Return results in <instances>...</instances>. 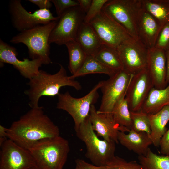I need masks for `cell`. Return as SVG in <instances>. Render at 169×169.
Returning a JSON list of instances; mask_svg holds the SVG:
<instances>
[{
	"mask_svg": "<svg viewBox=\"0 0 169 169\" xmlns=\"http://www.w3.org/2000/svg\"><path fill=\"white\" fill-rule=\"evenodd\" d=\"M41 106L31 109L6 128L7 138L29 149L42 140L59 136V127L44 114Z\"/></svg>",
	"mask_w": 169,
	"mask_h": 169,
	"instance_id": "obj_1",
	"label": "cell"
},
{
	"mask_svg": "<svg viewBox=\"0 0 169 169\" xmlns=\"http://www.w3.org/2000/svg\"><path fill=\"white\" fill-rule=\"evenodd\" d=\"M89 117L92 128L97 136L108 141L118 143L119 132L129 131L116 123L111 114L98 113L94 105L91 106Z\"/></svg>",
	"mask_w": 169,
	"mask_h": 169,
	"instance_id": "obj_16",
	"label": "cell"
},
{
	"mask_svg": "<svg viewBox=\"0 0 169 169\" xmlns=\"http://www.w3.org/2000/svg\"><path fill=\"white\" fill-rule=\"evenodd\" d=\"M8 138L6 135V128L0 125V144Z\"/></svg>",
	"mask_w": 169,
	"mask_h": 169,
	"instance_id": "obj_38",
	"label": "cell"
},
{
	"mask_svg": "<svg viewBox=\"0 0 169 169\" xmlns=\"http://www.w3.org/2000/svg\"><path fill=\"white\" fill-rule=\"evenodd\" d=\"M0 169H28L35 165L28 150L7 139L0 144Z\"/></svg>",
	"mask_w": 169,
	"mask_h": 169,
	"instance_id": "obj_13",
	"label": "cell"
},
{
	"mask_svg": "<svg viewBox=\"0 0 169 169\" xmlns=\"http://www.w3.org/2000/svg\"><path fill=\"white\" fill-rule=\"evenodd\" d=\"M94 56L103 64L116 72L123 69L120 58L116 49L103 45Z\"/></svg>",
	"mask_w": 169,
	"mask_h": 169,
	"instance_id": "obj_25",
	"label": "cell"
},
{
	"mask_svg": "<svg viewBox=\"0 0 169 169\" xmlns=\"http://www.w3.org/2000/svg\"><path fill=\"white\" fill-rule=\"evenodd\" d=\"M74 128L78 138L85 144L86 157L95 165L106 166L115 156L116 143L100 139L92 128L89 116Z\"/></svg>",
	"mask_w": 169,
	"mask_h": 169,
	"instance_id": "obj_4",
	"label": "cell"
},
{
	"mask_svg": "<svg viewBox=\"0 0 169 169\" xmlns=\"http://www.w3.org/2000/svg\"><path fill=\"white\" fill-rule=\"evenodd\" d=\"M51 1L54 5L58 17L60 16L69 8L79 6L77 0H51Z\"/></svg>",
	"mask_w": 169,
	"mask_h": 169,
	"instance_id": "obj_33",
	"label": "cell"
},
{
	"mask_svg": "<svg viewBox=\"0 0 169 169\" xmlns=\"http://www.w3.org/2000/svg\"><path fill=\"white\" fill-rule=\"evenodd\" d=\"M132 74L123 69L106 80L103 81L100 89L102 93L98 113L111 114L116 103L126 92Z\"/></svg>",
	"mask_w": 169,
	"mask_h": 169,
	"instance_id": "obj_11",
	"label": "cell"
},
{
	"mask_svg": "<svg viewBox=\"0 0 169 169\" xmlns=\"http://www.w3.org/2000/svg\"><path fill=\"white\" fill-rule=\"evenodd\" d=\"M143 9L163 26L169 22V0H141Z\"/></svg>",
	"mask_w": 169,
	"mask_h": 169,
	"instance_id": "obj_23",
	"label": "cell"
},
{
	"mask_svg": "<svg viewBox=\"0 0 169 169\" xmlns=\"http://www.w3.org/2000/svg\"><path fill=\"white\" fill-rule=\"evenodd\" d=\"M85 14L79 6L66 10L60 16L53 29L49 38L50 44L65 45L67 43L76 40L78 30L84 22Z\"/></svg>",
	"mask_w": 169,
	"mask_h": 169,
	"instance_id": "obj_8",
	"label": "cell"
},
{
	"mask_svg": "<svg viewBox=\"0 0 169 169\" xmlns=\"http://www.w3.org/2000/svg\"><path fill=\"white\" fill-rule=\"evenodd\" d=\"M69 55L68 68L72 75L76 73L83 65L87 55L79 44L75 40L65 45Z\"/></svg>",
	"mask_w": 169,
	"mask_h": 169,
	"instance_id": "obj_27",
	"label": "cell"
},
{
	"mask_svg": "<svg viewBox=\"0 0 169 169\" xmlns=\"http://www.w3.org/2000/svg\"><path fill=\"white\" fill-rule=\"evenodd\" d=\"M154 48L165 51L169 48V22L165 24L161 28Z\"/></svg>",
	"mask_w": 169,
	"mask_h": 169,
	"instance_id": "obj_31",
	"label": "cell"
},
{
	"mask_svg": "<svg viewBox=\"0 0 169 169\" xmlns=\"http://www.w3.org/2000/svg\"><path fill=\"white\" fill-rule=\"evenodd\" d=\"M159 146L161 154L164 155H169V128L162 137Z\"/></svg>",
	"mask_w": 169,
	"mask_h": 169,
	"instance_id": "obj_34",
	"label": "cell"
},
{
	"mask_svg": "<svg viewBox=\"0 0 169 169\" xmlns=\"http://www.w3.org/2000/svg\"><path fill=\"white\" fill-rule=\"evenodd\" d=\"M75 163L76 166L78 169H108L107 166H96L89 163L82 159H76Z\"/></svg>",
	"mask_w": 169,
	"mask_h": 169,
	"instance_id": "obj_35",
	"label": "cell"
},
{
	"mask_svg": "<svg viewBox=\"0 0 169 169\" xmlns=\"http://www.w3.org/2000/svg\"><path fill=\"white\" fill-rule=\"evenodd\" d=\"M57 21H52L19 32L13 36L10 42L14 44H24L28 48L29 57L31 59H40L44 64H49L51 63L49 38Z\"/></svg>",
	"mask_w": 169,
	"mask_h": 169,
	"instance_id": "obj_5",
	"label": "cell"
},
{
	"mask_svg": "<svg viewBox=\"0 0 169 169\" xmlns=\"http://www.w3.org/2000/svg\"><path fill=\"white\" fill-rule=\"evenodd\" d=\"M167 105H169V83L164 89H158L153 87L141 110L148 115H152L157 113Z\"/></svg>",
	"mask_w": 169,
	"mask_h": 169,
	"instance_id": "obj_21",
	"label": "cell"
},
{
	"mask_svg": "<svg viewBox=\"0 0 169 169\" xmlns=\"http://www.w3.org/2000/svg\"><path fill=\"white\" fill-rule=\"evenodd\" d=\"M103 82V81L99 82L88 94L81 98L74 97L68 91L58 95L57 108L66 111L71 115L74 122V128L78 127L89 116L91 106L99 97L98 91Z\"/></svg>",
	"mask_w": 169,
	"mask_h": 169,
	"instance_id": "obj_7",
	"label": "cell"
},
{
	"mask_svg": "<svg viewBox=\"0 0 169 169\" xmlns=\"http://www.w3.org/2000/svg\"><path fill=\"white\" fill-rule=\"evenodd\" d=\"M75 41L87 55L94 56L103 45L93 27L84 22L78 30Z\"/></svg>",
	"mask_w": 169,
	"mask_h": 169,
	"instance_id": "obj_20",
	"label": "cell"
},
{
	"mask_svg": "<svg viewBox=\"0 0 169 169\" xmlns=\"http://www.w3.org/2000/svg\"><path fill=\"white\" fill-rule=\"evenodd\" d=\"M108 0H92L91 6L86 14L84 22L89 23L102 10Z\"/></svg>",
	"mask_w": 169,
	"mask_h": 169,
	"instance_id": "obj_32",
	"label": "cell"
},
{
	"mask_svg": "<svg viewBox=\"0 0 169 169\" xmlns=\"http://www.w3.org/2000/svg\"><path fill=\"white\" fill-rule=\"evenodd\" d=\"M28 150L41 169H62L70 150L68 141L60 136L41 141Z\"/></svg>",
	"mask_w": 169,
	"mask_h": 169,
	"instance_id": "obj_3",
	"label": "cell"
},
{
	"mask_svg": "<svg viewBox=\"0 0 169 169\" xmlns=\"http://www.w3.org/2000/svg\"><path fill=\"white\" fill-rule=\"evenodd\" d=\"M75 169H78V167L77 166H76V167H75Z\"/></svg>",
	"mask_w": 169,
	"mask_h": 169,
	"instance_id": "obj_41",
	"label": "cell"
},
{
	"mask_svg": "<svg viewBox=\"0 0 169 169\" xmlns=\"http://www.w3.org/2000/svg\"><path fill=\"white\" fill-rule=\"evenodd\" d=\"M108 169H142L136 161H127L124 159L115 156L106 165Z\"/></svg>",
	"mask_w": 169,
	"mask_h": 169,
	"instance_id": "obj_30",
	"label": "cell"
},
{
	"mask_svg": "<svg viewBox=\"0 0 169 169\" xmlns=\"http://www.w3.org/2000/svg\"><path fill=\"white\" fill-rule=\"evenodd\" d=\"M146 68L152 79L154 87L164 89L166 81V60L165 51L154 48L149 49Z\"/></svg>",
	"mask_w": 169,
	"mask_h": 169,
	"instance_id": "obj_17",
	"label": "cell"
},
{
	"mask_svg": "<svg viewBox=\"0 0 169 169\" xmlns=\"http://www.w3.org/2000/svg\"><path fill=\"white\" fill-rule=\"evenodd\" d=\"M8 7L12 25L19 32L59 18L58 16L54 17L50 10L39 9L33 13L28 12L22 6L20 0H10Z\"/></svg>",
	"mask_w": 169,
	"mask_h": 169,
	"instance_id": "obj_10",
	"label": "cell"
},
{
	"mask_svg": "<svg viewBox=\"0 0 169 169\" xmlns=\"http://www.w3.org/2000/svg\"><path fill=\"white\" fill-rule=\"evenodd\" d=\"M148 115L151 130L150 137L152 144L158 147L162 137L167 130L166 125L169 121V105L155 114Z\"/></svg>",
	"mask_w": 169,
	"mask_h": 169,
	"instance_id": "obj_22",
	"label": "cell"
},
{
	"mask_svg": "<svg viewBox=\"0 0 169 169\" xmlns=\"http://www.w3.org/2000/svg\"><path fill=\"white\" fill-rule=\"evenodd\" d=\"M30 2L38 6L40 9H48L51 7L52 3L49 0H29Z\"/></svg>",
	"mask_w": 169,
	"mask_h": 169,
	"instance_id": "obj_36",
	"label": "cell"
},
{
	"mask_svg": "<svg viewBox=\"0 0 169 169\" xmlns=\"http://www.w3.org/2000/svg\"><path fill=\"white\" fill-rule=\"evenodd\" d=\"M166 67V81L169 83V48L165 51Z\"/></svg>",
	"mask_w": 169,
	"mask_h": 169,
	"instance_id": "obj_39",
	"label": "cell"
},
{
	"mask_svg": "<svg viewBox=\"0 0 169 169\" xmlns=\"http://www.w3.org/2000/svg\"><path fill=\"white\" fill-rule=\"evenodd\" d=\"M59 70L51 74L40 70L38 74L29 79L28 89L25 91L28 97L31 108L38 107L40 98L43 96L54 97L58 95L62 87L69 86L77 90L81 89L80 83L68 76L66 70L60 64Z\"/></svg>",
	"mask_w": 169,
	"mask_h": 169,
	"instance_id": "obj_2",
	"label": "cell"
},
{
	"mask_svg": "<svg viewBox=\"0 0 169 169\" xmlns=\"http://www.w3.org/2000/svg\"><path fill=\"white\" fill-rule=\"evenodd\" d=\"M132 128L135 131L144 132L149 136L151 130L148 115L141 110L136 112L130 111Z\"/></svg>",
	"mask_w": 169,
	"mask_h": 169,
	"instance_id": "obj_29",
	"label": "cell"
},
{
	"mask_svg": "<svg viewBox=\"0 0 169 169\" xmlns=\"http://www.w3.org/2000/svg\"><path fill=\"white\" fill-rule=\"evenodd\" d=\"M123 69L134 75L147 67L149 49L139 40L132 38L116 49Z\"/></svg>",
	"mask_w": 169,
	"mask_h": 169,
	"instance_id": "obj_12",
	"label": "cell"
},
{
	"mask_svg": "<svg viewBox=\"0 0 169 169\" xmlns=\"http://www.w3.org/2000/svg\"><path fill=\"white\" fill-rule=\"evenodd\" d=\"M125 95L116 103L111 114L115 122L120 127L129 131L132 128L130 111Z\"/></svg>",
	"mask_w": 169,
	"mask_h": 169,
	"instance_id": "obj_26",
	"label": "cell"
},
{
	"mask_svg": "<svg viewBox=\"0 0 169 169\" xmlns=\"http://www.w3.org/2000/svg\"><path fill=\"white\" fill-rule=\"evenodd\" d=\"M117 72L106 66L98 60L94 56L87 55L81 68L75 74L69 76L70 78H76L91 74H103L110 77Z\"/></svg>",
	"mask_w": 169,
	"mask_h": 169,
	"instance_id": "obj_24",
	"label": "cell"
},
{
	"mask_svg": "<svg viewBox=\"0 0 169 169\" xmlns=\"http://www.w3.org/2000/svg\"><path fill=\"white\" fill-rule=\"evenodd\" d=\"M28 169H41L37 166L36 165Z\"/></svg>",
	"mask_w": 169,
	"mask_h": 169,
	"instance_id": "obj_40",
	"label": "cell"
},
{
	"mask_svg": "<svg viewBox=\"0 0 169 169\" xmlns=\"http://www.w3.org/2000/svg\"><path fill=\"white\" fill-rule=\"evenodd\" d=\"M142 169H169V155L160 156L149 148L146 155L139 156Z\"/></svg>",
	"mask_w": 169,
	"mask_h": 169,
	"instance_id": "obj_28",
	"label": "cell"
},
{
	"mask_svg": "<svg viewBox=\"0 0 169 169\" xmlns=\"http://www.w3.org/2000/svg\"><path fill=\"white\" fill-rule=\"evenodd\" d=\"M142 9L141 0H108L102 10L121 25L132 38L139 39L137 26Z\"/></svg>",
	"mask_w": 169,
	"mask_h": 169,
	"instance_id": "obj_6",
	"label": "cell"
},
{
	"mask_svg": "<svg viewBox=\"0 0 169 169\" xmlns=\"http://www.w3.org/2000/svg\"><path fill=\"white\" fill-rule=\"evenodd\" d=\"M88 23L103 45L115 49L132 38L121 25L102 10Z\"/></svg>",
	"mask_w": 169,
	"mask_h": 169,
	"instance_id": "obj_9",
	"label": "cell"
},
{
	"mask_svg": "<svg viewBox=\"0 0 169 169\" xmlns=\"http://www.w3.org/2000/svg\"><path fill=\"white\" fill-rule=\"evenodd\" d=\"M77 1L81 9L86 14L91 6L92 0H77Z\"/></svg>",
	"mask_w": 169,
	"mask_h": 169,
	"instance_id": "obj_37",
	"label": "cell"
},
{
	"mask_svg": "<svg viewBox=\"0 0 169 169\" xmlns=\"http://www.w3.org/2000/svg\"><path fill=\"white\" fill-rule=\"evenodd\" d=\"M153 87L146 68L132 75L125 96L131 111L141 110L150 90Z\"/></svg>",
	"mask_w": 169,
	"mask_h": 169,
	"instance_id": "obj_14",
	"label": "cell"
},
{
	"mask_svg": "<svg viewBox=\"0 0 169 169\" xmlns=\"http://www.w3.org/2000/svg\"><path fill=\"white\" fill-rule=\"evenodd\" d=\"M17 49L0 39V64L8 63L13 65L23 77L29 79L36 76L43 64L41 59L30 60L27 58L21 60L17 58Z\"/></svg>",
	"mask_w": 169,
	"mask_h": 169,
	"instance_id": "obj_15",
	"label": "cell"
},
{
	"mask_svg": "<svg viewBox=\"0 0 169 169\" xmlns=\"http://www.w3.org/2000/svg\"><path fill=\"white\" fill-rule=\"evenodd\" d=\"M162 26L151 14L143 9L138 23L139 39L148 49L154 48L157 38Z\"/></svg>",
	"mask_w": 169,
	"mask_h": 169,
	"instance_id": "obj_18",
	"label": "cell"
},
{
	"mask_svg": "<svg viewBox=\"0 0 169 169\" xmlns=\"http://www.w3.org/2000/svg\"><path fill=\"white\" fill-rule=\"evenodd\" d=\"M118 140L122 145L139 156L146 155L152 144L150 136L144 132H139L131 129L127 134L120 131L118 133Z\"/></svg>",
	"mask_w": 169,
	"mask_h": 169,
	"instance_id": "obj_19",
	"label": "cell"
}]
</instances>
